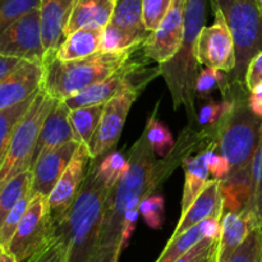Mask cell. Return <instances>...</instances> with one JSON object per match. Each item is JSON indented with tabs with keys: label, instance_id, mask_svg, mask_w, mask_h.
Returning <instances> with one entry per match:
<instances>
[{
	"label": "cell",
	"instance_id": "1",
	"mask_svg": "<svg viewBox=\"0 0 262 262\" xmlns=\"http://www.w3.org/2000/svg\"><path fill=\"white\" fill-rule=\"evenodd\" d=\"M211 135V129H202L201 133L186 129L179 136L170 155L164 159H158L154 154L146 133L141 135L130 148L128 173L107 192L105 200L100 230L99 262H119L124 250L122 238L127 212L132 209H140L142 200L151 196L194 150L214 147Z\"/></svg>",
	"mask_w": 262,
	"mask_h": 262
},
{
	"label": "cell",
	"instance_id": "12",
	"mask_svg": "<svg viewBox=\"0 0 262 262\" xmlns=\"http://www.w3.org/2000/svg\"><path fill=\"white\" fill-rule=\"evenodd\" d=\"M215 23L201 31L197 43V60L206 68L230 74L235 69V46L232 33L219 10H214Z\"/></svg>",
	"mask_w": 262,
	"mask_h": 262
},
{
	"label": "cell",
	"instance_id": "17",
	"mask_svg": "<svg viewBox=\"0 0 262 262\" xmlns=\"http://www.w3.org/2000/svg\"><path fill=\"white\" fill-rule=\"evenodd\" d=\"M71 109L66 105L64 101H55L53 109L46 117L42 127H41L40 136H38L37 143H36L35 152L32 156V164L31 169L36 164V161L43 155V154L53 151L66 143L77 141L79 142L73 125L71 123ZM81 143V142H79Z\"/></svg>",
	"mask_w": 262,
	"mask_h": 262
},
{
	"label": "cell",
	"instance_id": "26",
	"mask_svg": "<svg viewBox=\"0 0 262 262\" xmlns=\"http://www.w3.org/2000/svg\"><path fill=\"white\" fill-rule=\"evenodd\" d=\"M31 183L32 171L27 170L13 177L0 187V225L12 211L13 207L19 202V200L31 191Z\"/></svg>",
	"mask_w": 262,
	"mask_h": 262
},
{
	"label": "cell",
	"instance_id": "47",
	"mask_svg": "<svg viewBox=\"0 0 262 262\" xmlns=\"http://www.w3.org/2000/svg\"><path fill=\"white\" fill-rule=\"evenodd\" d=\"M3 253H4V248L2 247V245H0V262H2V258H3Z\"/></svg>",
	"mask_w": 262,
	"mask_h": 262
},
{
	"label": "cell",
	"instance_id": "29",
	"mask_svg": "<svg viewBox=\"0 0 262 262\" xmlns=\"http://www.w3.org/2000/svg\"><path fill=\"white\" fill-rule=\"evenodd\" d=\"M36 95H37V92L23 102H20V104L0 112V166L4 161L5 155H7L15 128L19 124L20 119L27 113L28 107L31 106L32 101L35 100Z\"/></svg>",
	"mask_w": 262,
	"mask_h": 262
},
{
	"label": "cell",
	"instance_id": "45",
	"mask_svg": "<svg viewBox=\"0 0 262 262\" xmlns=\"http://www.w3.org/2000/svg\"><path fill=\"white\" fill-rule=\"evenodd\" d=\"M23 60H18V59L7 58V56L0 55V82L5 78L9 73H12Z\"/></svg>",
	"mask_w": 262,
	"mask_h": 262
},
{
	"label": "cell",
	"instance_id": "37",
	"mask_svg": "<svg viewBox=\"0 0 262 262\" xmlns=\"http://www.w3.org/2000/svg\"><path fill=\"white\" fill-rule=\"evenodd\" d=\"M220 238H204L176 262H217Z\"/></svg>",
	"mask_w": 262,
	"mask_h": 262
},
{
	"label": "cell",
	"instance_id": "14",
	"mask_svg": "<svg viewBox=\"0 0 262 262\" xmlns=\"http://www.w3.org/2000/svg\"><path fill=\"white\" fill-rule=\"evenodd\" d=\"M90 160H91V156H90L87 145L81 143L69 165L67 166L66 171L60 177L56 186L54 187L50 196L48 197V204L54 223L66 216L73 202L76 201L87 176Z\"/></svg>",
	"mask_w": 262,
	"mask_h": 262
},
{
	"label": "cell",
	"instance_id": "39",
	"mask_svg": "<svg viewBox=\"0 0 262 262\" xmlns=\"http://www.w3.org/2000/svg\"><path fill=\"white\" fill-rule=\"evenodd\" d=\"M174 0H142L143 25L148 32L156 30L168 14Z\"/></svg>",
	"mask_w": 262,
	"mask_h": 262
},
{
	"label": "cell",
	"instance_id": "8",
	"mask_svg": "<svg viewBox=\"0 0 262 262\" xmlns=\"http://www.w3.org/2000/svg\"><path fill=\"white\" fill-rule=\"evenodd\" d=\"M55 237V224L48 199L35 196L20 220L5 252L17 262H27Z\"/></svg>",
	"mask_w": 262,
	"mask_h": 262
},
{
	"label": "cell",
	"instance_id": "28",
	"mask_svg": "<svg viewBox=\"0 0 262 262\" xmlns=\"http://www.w3.org/2000/svg\"><path fill=\"white\" fill-rule=\"evenodd\" d=\"M104 109L105 104L71 110L69 118H71V123L73 125V129L76 132L77 137H78L79 142L89 145L92 136L96 132L97 127H99Z\"/></svg>",
	"mask_w": 262,
	"mask_h": 262
},
{
	"label": "cell",
	"instance_id": "22",
	"mask_svg": "<svg viewBox=\"0 0 262 262\" xmlns=\"http://www.w3.org/2000/svg\"><path fill=\"white\" fill-rule=\"evenodd\" d=\"M220 238V220L207 219L179 237L170 238L155 262H176L204 238Z\"/></svg>",
	"mask_w": 262,
	"mask_h": 262
},
{
	"label": "cell",
	"instance_id": "43",
	"mask_svg": "<svg viewBox=\"0 0 262 262\" xmlns=\"http://www.w3.org/2000/svg\"><path fill=\"white\" fill-rule=\"evenodd\" d=\"M245 84L250 92L262 84V51L258 53L248 64L245 77Z\"/></svg>",
	"mask_w": 262,
	"mask_h": 262
},
{
	"label": "cell",
	"instance_id": "42",
	"mask_svg": "<svg viewBox=\"0 0 262 262\" xmlns=\"http://www.w3.org/2000/svg\"><path fill=\"white\" fill-rule=\"evenodd\" d=\"M205 161H206L209 173L214 177V179L223 181L229 176V163L216 148H209V150L205 151Z\"/></svg>",
	"mask_w": 262,
	"mask_h": 262
},
{
	"label": "cell",
	"instance_id": "6",
	"mask_svg": "<svg viewBox=\"0 0 262 262\" xmlns=\"http://www.w3.org/2000/svg\"><path fill=\"white\" fill-rule=\"evenodd\" d=\"M212 10H219L232 33L235 46V69L225 77L229 82L245 84L250 61L262 51V13L256 0H210Z\"/></svg>",
	"mask_w": 262,
	"mask_h": 262
},
{
	"label": "cell",
	"instance_id": "44",
	"mask_svg": "<svg viewBox=\"0 0 262 262\" xmlns=\"http://www.w3.org/2000/svg\"><path fill=\"white\" fill-rule=\"evenodd\" d=\"M248 105H250L251 110L262 119V84L250 92Z\"/></svg>",
	"mask_w": 262,
	"mask_h": 262
},
{
	"label": "cell",
	"instance_id": "30",
	"mask_svg": "<svg viewBox=\"0 0 262 262\" xmlns=\"http://www.w3.org/2000/svg\"><path fill=\"white\" fill-rule=\"evenodd\" d=\"M245 212L255 225H262V132L252 163V194Z\"/></svg>",
	"mask_w": 262,
	"mask_h": 262
},
{
	"label": "cell",
	"instance_id": "46",
	"mask_svg": "<svg viewBox=\"0 0 262 262\" xmlns=\"http://www.w3.org/2000/svg\"><path fill=\"white\" fill-rule=\"evenodd\" d=\"M2 262H17L14 260V258L12 257V256L9 255V253H7L4 251V253H3V258H2Z\"/></svg>",
	"mask_w": 262,
	"mask_h": 262
},
{
	"label": "cell",
	"instance_id": "5",
	"mask_svg": "<svg viewBox=\"0 0 262 262\" xmlns=\"http://www.w3.org/2000/svg\"><path fill=\"white\" fill-rule=\"evenodd\" d=\"M210 0H186L184 10V37L178 54L168 63L159 67V72L165 78L171 92L174 107L181 105L187 113L194 117V83L199 76L197 43L205 27L207 5Z\"/></svg>",
	"mask_w": 262,
	"mask_h": 262
},
{
	"label": "cell",
	"instance_id": "48",
	"mask_svg": "<svg viewBox=\"0 0 262 262\" xmlns=\"http://www.w3.org/2000/svg\"><path fill=\"white\" fill-rule=\"evenodd\" d=\"M256 3H257L258 8H260V10H261V13H262V0H256Z\"/></svg>",
	"mask_w": 262,
	"mask_h": 262
},
{
	"label": "cell",
	"instance_id": "10",
	"mask_svg": "<svg viewBox=\"0 0 262 262\" xmlns=\"http://www.w3.org/2000/svg\"><path fill=\"white\" fill-rule=\"evenodd\" d=\"M151 76L152 73L146 71L142 64L132 61L130 59L125 66L118 69L114 74L107 77L106 79L89 87L76 96L66 100L64 102L71 110L106 104L107 101L114 99L125 90L135 89V87L143 89Z\"/></svg>",
	"mask_w": 262,
	"mask_h": 262
},
{
	"label": "cell",
	"instance_id": "11",
	"mask_svg": "<svg viewBox=\"0 0 262 262\" xmlns=\"http://www.w3.org/2000/svg\"><path fill=\"white\" fill-rule=\"evenodd\" d=\"M142 89H128L105 104L96 132L87 145L91 160H97L114 148L124 128L128 113Z\"/></svg>",
	"mask_w": 262,
	"mask_h": 262
},
{
	"label": "cell",
	"instance_id": "9",
	"mask_svg": "<svg viewBox=\"0 0 262 262\" xmlns=\"http://www.w3.org/2000/svg\"><path fill=\"white\" fill-rule=\"evenodd\" d=\"M0 55L43 66L46 51L42 42L40 10L27 13L0 35Z\"/></svg>",
	"mask_w": 262,
	"mask_h": 262
},
{
	"label": "cell",
	"instance_id": "4",
	"mask_svg": "<svg viewBox=\"0 0 262 262\" xmlns=\"http://www.w3.org/2000/svg\"><path fill=\"white\" fill-rule=\"evenodd\" d=\"M135 50L99 53L78 60L61 61L54 54L43 61L41 89L56 101H66L89 87L102 82L130 60Z\"/></svg>",
	"mask_w": 262,
	"mask_h": 262
},
{
	"label": "cell",
	"instance_id": "15",
	"mask_svg": "<svg viewBox=\"0 0 262 262\" xmlns=\"http://www.w3.org/2000/svg\"><path fill=\"white\" fill-rule=\"evenodd\" d=\"M79 145L81 143L77 141H72L55 150L43 154L36 161L33 168L31 169L32 171V183H31L32 197L42 196L48 199L50 196L54 187L56 186L60 177L66 171L67 166L73 159L76 151L78 150Z\"/></svg>",
	"mask_w": 262,
	"mask_h": 262
},
{
	"label": "cell",
	"instance_id": "2",
	"mask_svg": "<svg viewBox=\"0 0 262 262\" xmlns=\"http://www.w3.org/2000/svg\"><path fill=\"white\" fill-rule=\"evenodd\" d=\"M220 90L232 107L214 127L216 150L227 159L229 176L220 181L224 212H242L252 194V163L262 132V119L248 105L250 91L246 84L229 82L224 77Z\"/></svg>",
	"mask_w": 262,
	"mask_h": 262
},
{
	"label": "cell",
	"instance_id": "13",
	"mask_svg": "<svg viewBox=\"0 0 262 262\" xmlns=\"http://www.w3.org/2000/svg\"><path fill=\"white\" fill-rule=\"evenodd\" d=\"M184 10L186 0H174L168 14L142 45L145 58L163 66L178 54L184 37Z\"/></svg>",
	"mask_w": 262,
	"mask_h": 262
},
{
	"label": "cell",
	"instance_id": "18",
	"mask_svg": "<svg viewBox=\"0 0 262 262\" xmlns=\"http://www.w3.org/2000/svg\"><path fill=\"white\" fill-rule=\"evenodd\" d=\"M74 4L76 0H41L38 10L46 56L55 54L66 40L67 25Z\"/></svg>",
	"mask_w": 262,
	"mask_h": 262
},
{
	"label": "cell",
	"instance_id": "34",
	"mask_svg": "<svg viewBox=\"0 0 262 262\" xmlns=\"http://www.w3.org/2000/svg\"><path fill=\"white\" fill-rule=\"evenodd\" d=\"M229 262H262V225L251 229Z\"/></svg>",
	"mask_w": 262,
	"mask_h": 262
},
{
	"label": "cell",
	"instance_id": "32",
	"mask_svg": "<svg viewBox=\"0 0 262 262\" xmlns=\"http://www.w3.org/2000/svg\"><path fill=\"white\" fill-rule=\"evenodd\" d=\"M41 0H0V35L15 20L40 8Z\"/></svg>",
	"mask_w": 262,
	"mask_h": 262
},
{
	"label": "cell",
	"instance_id": "27",
	"mask_svg": "<svg viewBox=\"0 0 262 262\" xmlns=\"http://www.w3.org/2000/svg\"><path fill=\"white\" fill-rule=\"evenodd\" d=\"M110 23L133 32H148L143 25L142 0H115Z\"/></svg>",
	"mask_w": 262,
	"mask_h": 262
},
{
	"label": "cell",
	"instance_id": "24",
	"mask_svg": "<svg viewBox=\"0 0 262 262\" xmlns=\"http://www.w3.org/2000/svg\"><path fill=\"white\" fill-rule=\"evenodd\" d=\"M184 188L181 205V216H183L202 193L209 183V169L205 161V151L184 159Z\"/></svg>",
	"mask_w": 262,
	"mask_h": 262
},
{
	"label": "cell",
	"instance_id": "3",
	"mask_svg": "<svg viewBox=\"0 0 262 262\" xmlns=\"http://www.w3.org/2000/svg\"><path fill=\"white\" fill-rule=\"evenodd\" d=\"M107 187L99 173V164L91 160L82 188L64 217L55 222L68 241V262H99L100 230Z\"/></svg>",
	"mask_w": 262,
	"mask_h": 262
},
{
	"label": "cell",
	"instance_id": "20",
	"mask_svg": "<svg viewBox=\"0 0 262 262\" xmlns=\"http://www.w3.org/2000/svg\"><path fill=\"white\" fill-rule=\"evenodd\" d=\"M115 0H76L66 36L81 28H105L112 20Z\"/></svg>",
	"mask_w": 262,
	"mask_h": 262
},
{
	"label": "cell",
	"instance_id": "21",
	"mask_svg": "<svg viewBox=\"0 0 262 262\" xmlns=\"http://www.w3.org/2000/svg\"><path fill=\"white\" fill-rule=\"evenodd\" d=\"M253 224L245 212H224L220 220V241L217 262H229L233 253L245 242Z\"/></svg>",
	"mask_w": 262,
	"mask_h": 262
},
{
	"label": "cell",
	"instance_id": "23",
	"mask_svg": "<svg viewBox=\"0 0 262 262\" xmlns=\"http://www.w3.org/2000/svg\"><path fill=\"white\" fill-rule=\"evenodd\" d=\"M104 28H81L69 33L54 54L58 60L71 61L99 53Z\"/></svg>",
	"mask_w": 262,
	"mask_h": 262
},
{
	"label": "cell",
	"instance_id": "35",
	"mask_svg": "<svg viewBox=\"0 0 262 262\" xmlns=\"http://www.w3.org/2000/svg\"><path fill=\"white\" fill-rule=\"evenodd\" d=\"M31 200H32V194H31L30 191L19 200V202H18L14 207H13L12 211L8 214V216L5 217L3 224L0 225V245H2V247L4 248V250L8 247L10 239L13 238L18 225H19L20 220L25 216L26 211H27L28 206H30L31 204Z\"/></svg>",
	"mask_w": 262,
	"mask_h": 262
},
{
	"label": "cell",
	"instance_id": "41",
	"mask_svg": "<svg viewBox=\"0 0 262 262\" xmlns=\"http://www.w3.org/2000/svg\"><path fill=\"white\" fill-rule=\"evenodd\" d=\"M225 73L223 72L216 71V69L212 68H206L202 69L199 73L196 78V83H194V92L199 95L201 99L205 97H209L210 94L214 91L216 87L222 86L223 81H224Z\"/></svg>",
	"mask_w": 262,
	"mask_h": 262
},
{
	"label": "cell",
	"instance_id": "33",
	"mask_svg": "<svg viewBox=\"0 0 262 262\" xmlns=\"http://www.w3.org/2000/svg\"><path fill=\"white\" fill-rule=\"evenodd\" d=\"M129 169V161L122 154L112 152L99 163V173L109 188H114L125 177Z\"/></svg>",
	"mask_w": 262,
	"mask_h": 262
},
{
	"label": "cell",
	"instance_id": "7",
	"mask_svg": "<svg viewBox=\"0 0 262 262\" xmlns=\"http://www.w3.org/2000/svg\"><path fill=\"white\" fill-rule=\"evenodd\" d=\"M55 101L56 100L49 96L42 89L37 92L27 113L15 128L8 152L0 166V187L13 177L31 170L32 156L41 127Z\"/></svg>",
	"mask_w": 262,
	"mask_h": 262
},
{
	"label": "cell",
	"instance_id": "16",
	"mask_svg": "<svg viewBox=\"0 0 262 262\" xmlns=\"http://www.w3.org/2000/svg\"><path fill=\"white\" fill-rule=\"evenodd\" d=\"M43 66L22 61L0 82V112L20 104L40 91Z\"/></svg>",
	"mask_w": 262,
	"mask_h": 262
},
{
	"label": "cell",
	"instance_id": "25",
	"mask_svg": "<svg viewBox=\"0 0 262 262\" xmlns=\"http://www.w3.org/2000/svg\"><path fill=\"white\" fill-rule=\"evenodd\" d=\"M150 32H133L124 30L113 23L104 28L100 51L102 53H123V51L136 50L142 46L147 40Z\"/></svg>",
	"mask_w": 262,
	"mask_h": 262
},
{
	"label": "cell",
	"instance_id": "31",
	"mask_svg": "<svg viewBox=\"0 0 262 262\" xmlns=\"http://www.w3.org/2000/svg\"><path fill=\"white\" fill-rule=\"evenodd\" d=\"M145 133L154 154L160 159L170 155V152L176 147L177 142L174 141L169 128L163 124L155 115L148 119Z\"/></svg>",
	"mask_w": 262,
	"mask_h": 262
},
{
	"label": "cell",
	"instance_id": "40",
	"mask_svg": "<svg viewBox=\"0 0 262 262\" xmlns=\"http://www.w3.org/2000/svg\"><path fill=\"white\" fill-rule=\"evenodd\" d=\"M230 107H232V100L229 99H223V101L219 102V104L214 101H209L201 107L199 115H197V119H199V123L205 129L214 128Z\"/></svg>",
	"mask_w": 262,
	"mask_h": 262
},
{
	"label": "cell",
	"instance_id": "38",
	"mask_svg": "<svg viewBox=\"0 0 262 262\" xmlns=\"http://www.w3.org/2000/svg\"><path fill=\"white\" fill-rule=\"evenodd\" d=\"M140 212L148 227L152 229H160L165 216L164 197L160 194H151L143 199L140 204Z\"/></svg>",
	"mask_w": 262,
	"mask_h": 262
},
{
	"label": "cell",
	"instance_id": "19",
	"mask_svg": "<svg viewBox=\"0 0 262 262\" xmlns=\"http://www.w3.org/2000/svg\"><path fill=\"white\" fill-rule=\"evenodd\" d=\"M223 215H224V202H223V194L220 189V181L211 179L205 187L202 193L197 197L193 205L189 207L188 211L183 216H181L171 238L179 237L204 220H222Z\"/></svg>",
	"mask_w": 262,
	"mask_h": 262
},
{
	"label": "cell",
	"instance_id": "36",
	"mask_svg": "<svg viewBox=\"0 0 262 262\" xmlns=\"http://www.w3.org/2000/svg\"><path fill=\"white\" fill-rule=\"evenodd\" d=\"M27 262H68V241L66 233L55 227V237L53 241Z\"/></svg>",
	"mask_w": 262,
	"mask_h": 262
}]
</instances>
